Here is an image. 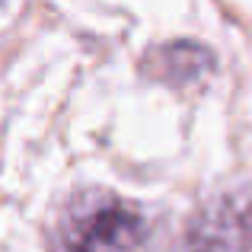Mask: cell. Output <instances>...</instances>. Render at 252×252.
I'll list each match as a JSON object with an SVG mask.
<instances>
[{"instance_id": "obj_2", "label": "cell", "mask_w": 252, "mask_h": 252, "mask_svg": "<svg viewBox=\"0 0 252 252\" xmlns=\"http://www.w3.org/2000/svg\"><path fill=\"white\" fill-rule=\"evenodd\" d=\"M185 252H252V185L201 204L185 230Z\"/></svg>"}, {"instance_id": "obj_3", "label": "cell", "mask_w": 252, "mask_h": 252, "mask_svg": "<svg viewBox=\"0 0 252 252\" xmlns=\"http://www.w3.org/2000/svg\"><path fill=\"white\" fill-rule=\"evenodd\" d=\"M214 67H217L214 51L204 48L201 42H191V38H176V42L154 45L141 58V74L154 83L172 86V90L201 83Z\"/></svg>"}, {"instance_id": "obj_1", "label": "cell", "mask_w": 252, "mask_h": 252, "mask_svg": "<svg viewBox=\"0 0 252 252\" xmlns=\"http://www.w3.org/2000/svg\"><path fill=\"white\" fill-rule=\"evenodd\" d=\"M154 223L141 204L112 189H80L48 223V252H150Z\"/></svg>"}]
</instances>
